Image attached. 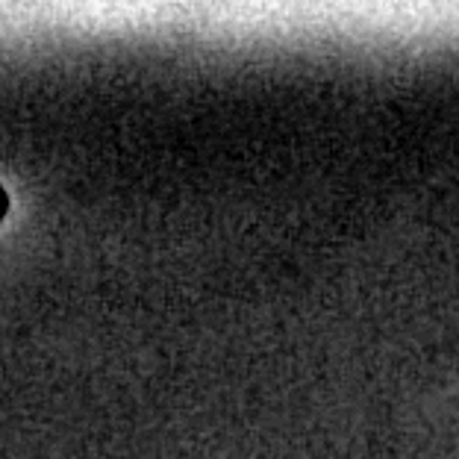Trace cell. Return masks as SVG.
Instances as JSON below:
<instances>
[{
	"label": "cell",
	"instance_id": "6da1fadb",
	"mask_svg": "<svg viewBox=\"0 0 459 459\" xmlns=\"http://www.w3.org/2000/svg\"><path fill=\"white\" fill-rule=\"evenodd\" d=\"M6 210V197H4V192H0V212Z\"/></svg>",
	"mask_w": 459,
	"mask_h": 459
}]
</instances>
